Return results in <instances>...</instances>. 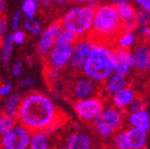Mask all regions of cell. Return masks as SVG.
Listing matches in <instances>:
<instances>
[{"label":"cell","mask_w":150,"mask_h":149,"mask_svg":"<svg viewBox=\"0 0 150 149\" xmlns=\"http://www.w3.org/2000/svg\"><path fill=\"white\" fill-rule=\"evenodd\" d=\"M31 131L17 123L7 133L0 136L1 149H28Z\"/></svg>","instance_id":"cell-5"},{"label":"cell","mask_w":150,"mask_h":149,"mask_svg":"<svg viewBox=\"0 0 150 149\" xmlns=\"http://www.w3.org/2000/svg\"><path fill=\"white\" fill-rule=\"evenodd\" d=\"M98 92V84L87 76L77 77L71 86V96L75 101L96 96Z\"/></svg>","instance_id":"cell-10"},{"label":"cell","mask_w":150,"mask_h":149,"mask_svg":"<svg viewBox=\"0 0 150 149\" xmlns=\"http://www.w3.org/2000/svg\"><path fill=\"white\" fill-rule=\"evenodd\" d=\"M62 31H63V27L59 21H54L47 26L44 31H41L37 45L38 52L40 55L46 56L49 53L50 50L55 45L56 37L59 35Z\"/></svg>","instance_id":"cell-9"},{"label":"cell","mask_w":150,"mask_h":149,"mask_svg":"<svg viewBox=\"0 0 150 149\" xmlns=\"http://www.w3.org/2000/svg\"><path fill=\"white\" fill-rule=\"evenodd\" d=\"M1 43H2V38H0V46H1Z\"/></svg>","instance_id":"cell-43"},{"label":"cell","mask_w":150,"mask_h":149,"mask_svg":"<svg viewBox=\"0 0 150 149\" xmlns=\"http://www.w3.org/2000/svg\"><path fill=\"white\" fill-rule=\"evenodd\" d=\"M137 42H138V37L134 33V31H122L114 41V43H116L117 48L127 49V50L134 48L137 45Z\"/></svg>","instance_id":"cell-19"},{"label":"cell","mask_w":150,"mask_h":149,"mask_svg":"<svg viewBox=\"0 0 150 149\" xmlns=\"http://www.w3.org/2000/svg\"><path fill=\"white\" fill-rule=\"evenodd\" d=\"M22 72H23V64H22V62H16L12 66V74L15 77H19L22 75Z\"/></svg>","instance_id":"cell-33"},{"label":"cell","mask_w":150,"mask_h":149,"mask_svg":"<svg viewBox=\"0 0 150 149\" xmlns=\"http://www.w3.org/2000/svg\"><path fill=\"white\" fill-rule=\"evenodd\" d=\"M97 121L100 122L103 125L108 126V128L117 133L123 126L124 123V115L123 112L117 110L114 106L104 107V110L100 114V116L96 119Z\"/></svg>","instance_id":"cell-12"},{"label":"cell","mask_w":150,"mask_h":149,"mask_svg":"<svg viewBox=\"0 0 150 149\" xmlns=\"http://www.w3.org/2000/svg\"><path fill=\"white\" fill-rule=\"evenodd\" d=\"M124 135L128 149H142L146 146L148 140L147 131H144L139 128L130 127L124 129Z\"/></svg>","instance_id":"cell-16"},{"label":"cell","mask_w":150,"mask_h":149,"mask_svg":"<svg viewBox=\"0 0 150 149\" xmlns=\"http://www.w3.org/2000/svg\"><path fill=\"white\" fill-rule=\"evenodd\" d=\"M137 22L138 26L150 25V15L148 11L145 9H137Z\"/></svg>","instance_id":"cell-27"},{"label":"cell","mask_w":150,"mask_h":149,"mask_svg":"<svg viewBox=\"0 0 150 149\" xmlns=\"http://www.w3.org/2000/svg\"><path fill=\"white\" fill-rule=\"evenodd\" d=\"M134 70L142 74L150 73V46L147 43L137 44L132 49Z\"/></svg>","instance_id":"cell-11"},{"label":"cell","mask_w":150,"mask_h":149,"mask_svg":"<svg viewBox=\"0 0 150 149\" xmlns=\"http://www.w3.org/2000/svg\"><path fill=\"white\" fill-rule=\"evenodd\" d=\"M145 39L148 41V45H149V46H150V31H149V33H147V35H146V37H145Z\"/></svg>","instance_id":"cell-41"},{"label":"cell","mask_w":150,"mask_h":149,"mask_svg":"<svg viewBox=\"0 0 150 149\" xmlns=\"http://www.w3.org/2000/svg\"><path fill=\"white\" fill-rule=\"evenodd\" d=\"M54 149H67V147L63 144V145H59V146H56Z\"/></svg>","instance_id":"cell-42"},{"label":"cell","mask_w":150,"mask_h":149,"mask_svg":"<svg viewBox=\"0 0 150 149\" xmlns=\"http://www.w3.org/2000/svg\"><path fill=\"white\" fill-rule=\"evenodd\" d=\"M22 12H16L12 17V21H11V25H12L13 31L19 29V27L21 26L22 22Z\"/></svg>","instance_id":"cell-31"},{"label":"cell","mask_w":150,"mask_h":149,"mask_svg":"<svg viewBox=\"0 0 150 149\" xmlns=\"http://www.w3.org/2000/svg\"><path fill=\"white\" fill-rule=\"evenodd\" d=\"M23 27L25 31L31 35H40L42 31V24L35 17H25L23 20Z\"/></svg>","instance_id":"cell-23"},{"label":"cell","mask_w":150,"mask_h":149,"mask_svg":"<svg viewBox=\"0 0 150 149\" xmlns=\"http://www.w3.org/2000/svg\"><path fill=\"white\" fill-rule=\"evenodd\" d=\"M142 149H150V148H148V147H146V146H145L144 148H142Z\"/></svg>","instance_id":"cell-44"},{"label":"cell","mask_w":150,"mask_h":149,"mask_svg":"<svg viewBox=\"0 0 150 149\" xmlns=\"http://www.w3.org/2000/svg\"><path fill=\"white\" fill-rule=\"evenodd\" d=\"M110 98H112V106L123 112L127 110L130 103L137 98V93L132 88L126 86L125 88L121 89L120 91L114 94Z\"/></svg>","instance_id":"cell-15"},{"label":"cell","mask_w":150,"mask_h":149,"mask_svg":"<svg viewBox=\"0 0 150 149\" xmlns=\"http://www.w3.org/2000/svg\"><path fill=\"white\" fill-rule=\"evenodd\" d=\"M3 11H4V1L0 0V15H2Z\"/></svg>","instance_id":"cell-39"},{"label":"cell","mask_w":150,"mask_h":149,"mask_svg":"<svg viewBox=\"0 0 150 149\" xmlns=\"http://www.w3.org/2000/svg\"><path fill=\"white\" fill-rule=\"evenodd\" d=\"M72 1L75 4L78 5H93V6H95L94 4L97 0H72Z\"/></svg>","instance_id":"cell-36"},{"label":"cell","mask_w":150,"mask_h":149,"mask_svg":"<svg viewBox=\"0 0 150 149\" xmlns=\"http://www.w3.org/2000/svg\"><path fill=\"white\" fill-rule=\"evenodd\" d=\"M35 84V79L33 76L23 77V78L20 79V82H19L20 88L24 89V90H28V89L33 88Z\"/></svg>","instance_id":"cell-30"},{"label":"cell","mask_w":150,"mask_h":149,"mask_svg":"<svg viewBox=\"0 0 150 149\" xmlns=\"http://www.w3.org/2000/svg\"><path fill=\"white\" fill-rule=\"evenodd\" d=\"M76 40H77V38L75 37L72 33L63 29L59 33V35L56 37L55 45H73Z\"/></svg>","instance_id":"cell-26"},{"label":"cell","mask_w":150,"mask_h":149,"mask_svg":"<svg viewBox=\"0 0 150 149\" xmlns=\"http://www.w3.org/2000/svg\"><path fill=\"white\" fill-rule=\"evenodd\" d=\"M94 45V40L91 37L79 38L73 44L72 54L70 60V67L74 71H81L84 62L89 56Z\"/></svg>","instance_id":"cell-7"},{"label":"cell","mask_w":150,"mask_h":149,"mask_svg":"<svg viewBox=\"0 0 150 149\" xmlns=\"http://www.w3.org/2000/svg\"><path fill=\"white\" fill-rule=\"evenodd\" d=\"M148 12H149V15H150V9H149V11H148Z\"/></svg>","instance_id":"cell-45"},{"label":"cell","mask_w":150,"mask_h":149,"mask_svg":"<svg viewBox=\"0 0 150 149\" xmlns=\"http://www.w3.org/2000/svg\"><path fill=\"white\" fill-rule=\"evenodd\" d=\"M145 109V102H144L143 99L137 97L132 102L130 103L128 107H127V111L128 113H134V112H139V111H142Z\"/></svg>","instance_id":"cell-29"},{"label":"cell","mask_w":150,"mask_h":149,"mask_svg":"<svg viewBox=\"0 0 150 149\" xmlns=\"http://www.w3.org/2000/svg\"><path fill=\"white\" fill-rule=\"evenodd\" d=\"M73 45H54L46 55L47 66L50 70L61 71L69 66Z\"/></svg>","instance_id":"cell-8"},{"label":"cell","mask_w":150,"mask_h":149,"mask_svg":"<svg viewBox=\"0 0 150 149\" xmlns=\"http://www.w3.org/2000/svg\"><path fill=\"white\" fill-rule=\"evenodd\" d=\"M22 97L19 94H11L6 97V100L3 103V113L5 115H8L11 117H14L17 119V115L19 112V107L21 103Z\"/></svg>","instance_id":"cell-21"},{"label":"cell","mask_w":150,"mask_h":149,"mask_svg":"<svg viewBox=\"0 0 150 149\" xmlns=\"http://www.w3.org/2000/svg\"><path fill=\"white\" fill-rule=\"evenodd\" d=\"M102 84L103 95L106 96V97H112L114 94L117 93L118 91H120L121 89L128 86L127 77L118 74L116 72H114L110 76H108Z\"/></svg>","instance_id":"cell-17"},{"label":"cell","mask_w":150,"mask_h":149,"mask_svg":"<svg viewBox=\"0 0 150 149\" xmlns=\"http://www.w3.org/2000/svg\"><path fill=\"white\" fill-rule=\"evenodd\" d=\"M81 72L97 84H102L115 72V52L110 44L94 41L91 52L81 68Z\"/></svg>","instance_id":"cell-2"},{"label":"cell","mask_w":150,"mask_h":149,"mask_svg":"<svg viewBox=\"0 0 150 149\" xmlns=\"http://www.w3.org/2000/svg\"><path fill=\"white\" fill-rule=\"evenodd\" d=\"M122 31L121 20L117 9L112 3H105L95 7L90 37L94 41L114 43L117 35Z\"/></svg>","instance_id":"cell-3"},{"label":"cell","mask_w":150,"mask_h":149,"mask_svg":"<svg viewBox=\"0 0 150 149\" xmlns=\"http://www.w3.org/2000/svg\"><path fill=\"white\" fill-rule=\"evenodd\" d=\"M3 114H4V113H3V107H2V103L0 102V119H1V117L3 116Z\"/></svg>","instance_id":"cell-40"},{"label":"cell","mask_w":150,"mask_h":149,"mask_svg":"<svg viewBox=\"0 0 150 149\" xmlns=\"http://www.w3.org/2000/svg\"><path fill=\"white\" fill-rule=\"evenodd\" d=\"M28 149H50L48 133L45 131H33V133H31Z\"/></svg>","instance_id":"cell-20"},{"label":"cell","mask_w":150,"mask_h":149,"mask_svg":"<svg viewBox=\"0 0 150 149\" xmlns=\"http://www.w3.org/2000/svg\"><path fill=\"white\" fill-rule=\"evenodd\" d=\"M39 4L44 7H50L52 5V2L51 0H39Z\"/></svg>","instance_id":"cell-38"},{"label":"cell","mask_w":150,"mask_h":149,"mask_svg":"<svg viewBox=\"0 0 150 149\" xmlns=\"http://www.w3.org/2000/svg\"><path fill=\"white\" fill-rule=\"evenodd\" d=\"M72 0H51L52 4H55V5H65V4H68Z\"/></svg>","instance_id":"cell-37"},{"label":"cell","mask_w":150,"mask_h":149,"mask_svg":"<svg viewBox=\"0 0 150 149\" xmlns=\"http://www.w3.org/2000/svg\"><path fill=\"white\" fill-rule=\"evenodd\" d=\"M126 122L130 127L139 128L144 131H148L150 129V115L145 109L139 112L128 113Z\"/></svg>","instance_id":"cell-18"},{"label":"cell","mask_w":150,"mask_h":149,"mask_svg":"<svg viewBox=\"0 0 150 149\" xmlns=\"http://www.w3.org/2000/svg\"><path fill=\"white\" fill-rule=\"evenodd\" d=\"M95 7L93 5L76 4L67 9L59 20L63 29L72 33L77 39L89 37Z\"/></svg>","instance_id":"cell-4"},{"label":"cell","mask_w":150,"mask_h":149,"mask_svg":"<svg viewBox=\"0 0 150 149\" xmlns=\"http://www.w3.org/2000/svg\"><path fill=\"white\" fill-rule=\"evenodd\" d=\"M39 9V0H24L22 3V14L25 17H35Z\"/></svg>","instance_id":"cell-24"},{"label":"cell","mask_w":150,"mask_h":149,"mask_svg":"<svg viewBox=\"0 0 150 149\" xmlns=\"http://www.w3.org/2000/svg\"><path fill=\"white\" fill-rule=\"evenodd\" d=\"M11 35H12V40L15 45H19V46H20V45H23L26 41L25 33H24L23 31H21V29H16V31H14V33Z\"/></svg>","instance_id":"cell-28"},{"label":"cell","mask_w":150,"mask_h":149,"mask_svg":"<svg viewBox=\"0 0 150 149\" xmlns=\"http://www.w3.org/2000/svg\"><path fill=\"white\" fill-rule=\"evenodd\" d=\"M7 27L8 25H7L6 19L2 15H0V38H4L6 35Z\"/></svg>","instance_id":"cell-34"},{"label":"cell","mask_w":150,"mask_h":149,"mask_svg":"<svg viewBox=\"0 0 150 149\" xmlns=\"http://www.w3.org/2000/svg\"><path fill=\"white\" fill-rule=\"evenodd\" d=\"M115 52V72L123 76H128L134 70V61L130 50L116 47Z\"/></svg>","instance_id":"cell-13"},{"label":"cell","mask_w":150,"mask_h":149,"mask_svg":"<svg viewBox=\"0 0 150 149\" xmlns=\"http://www.w3.org/2000/svg\"><path fill=\"white\" fill-rule=\"evenodd\" d=\"M64 145L67 149H93V139L86 131L76 129L68 135Z\"/></svg>","instance_id":"cell-14"},{"label":"cell","mask_w":150,"mask_h":149,"mask_svg":"<svg viewBox=\"0 0 150 149\" xmlns=\"http://www.w3.org/2000/svg\"><path fill=\"white\" fill-rule=\"evenodd\" d=\"M74 112L78 118L83 122H92L96 120L104 110V102L97 96L86 98L74 102Z\"/></svg>","instance_id":"cell-6"},{"label":"cell","mask_w":150,"mask_h":149,"mask_svg":"<svg viewBox=\"0 0 150 149\" xmlns=\"http://www.w3.org/2000/svg\"><path fill=\"white\" fill-rule=\"evenodd\" d=\"M0 47H1V60H2V63L5 66H8L13 55V50H14L15 47V44L12 40V35H5L3 38L2 43H1V46Z\"/></svg>","instance_id":"cell-22"},{"label":"cell","mask_w":150,"mask_h":149,"mask_svg":"<svg viewBox=\"0 0 150 149\" xmlns=\"http://www.w3.org/2000/svg\"><path fill=\"white\" fill-rule=\"evenodd\" d=\"M17 121L31 133H48L59 123V113L49 96L33 92L21 99Z\"/></svg>","instance_id":"cell-1"},{"label":"cell","mask_w":150,"mask_h":149,"mask_svg":"<svg viewBox=\"0 0 150 149\" xmlns=\"http://www.w3.org/2000/svg\"><path fill=\"white\" fill-rule=\"evenodd\" d=\"M17 123H18V121L16 118L3 114V116L0 119V136L9 131Z\"/></svg>","instance_id":"cell-25"},{"label":"cell","mask_w":150,"mask_h":149,"mask_svg":"<svg viewBox=\"0 0 150 149\" xmlns=\"http://www.w3.org/2000/svg\"><path fill=\"white\" fill-rule=\"evenodd\" d=\"M131 2H134L136 5H138L139 9L149 11L150 9V0H131Z\"/></svg>","instance_id":"cell-35"},{"label":"cell","mask_w":150,"mask_h":149,"mask_svg":"<svg viewBox=\"0 0 150 149\" xmlns=\"http://www.w3.org/2000/svg\"><path fill=\"white\" fill-rule=\"evenodd\" d=\"M13 84L11 82H6L4 84H0V97H7L12 94Z\"/></svg>","instance_id":"cell-32"}]
</instances>
